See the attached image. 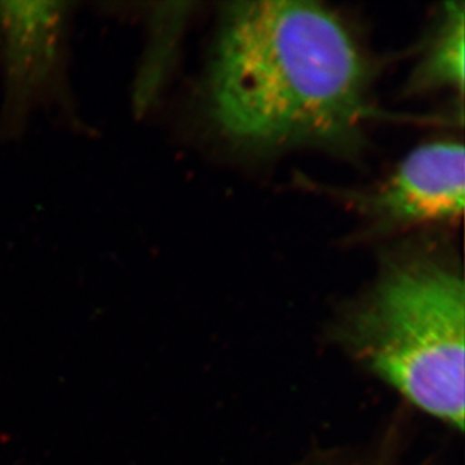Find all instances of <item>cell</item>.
<instances>
[{
	"label": "cell",
	"instance_id": "277c9868",
	"mask_svg": "<svg viewBox=\"0 0 465 465\" xmlns=\"http://www.w3.org/2000/svg\"><path fill=\"white\" fill-rule=\"evenodd\" d=\"M65 15L63 3H0V50L11 94L24 103L54 79Z\"/></svg>",
	"mask_w": 465,
	"mask_h": 465
},
{
	"label": "cell",
	"instance_id": "7a4b0ae2",
	"mask_svg": "<svg viewBox=\"0 0 465 465\" xmlns=\"http://www.w3.org/2000/svg\"><path fill=\"white\" fill-rule=\"evenodd\" d=\"M463 277L423 246L391 256L349 330L353 351L410 402L464 428Z\"/></svg>",
	"mask_w": 465,
	"mask_h": 465
},
{
	"label": "cell",
	"instance_id": "3957f363",
	"mask_svg": "<svg viewBox=\"0 0 465 465\" xmlns=\"http://www.w3.org/2000/svg\"><path fill=\"white\" fill-rule=\"evenodd\" d=\"M463 143L446 139L412 150L379 185L338 195L365 217L372 232L449 224L463 216Z\"/></svg>",
	"mask_w": 465,
	"mask_h": 465
},
{
	"label": "cell",
	"instance_id": "5b68a950",
	"mask_svg": "<svg viewBox=\"0 0 465 465\" xmlns=\"http://www.w3.org/2000/svg\"><path fill=\"white\" fill-rule=\"evenodd\" d=\"M464 2H448L409 82L411 94L464 92Z\"/></svg>",
	"mask_w": 465,
	"mask_h": 465
},
{
	"label": "cell",
	"instance_id": "6da1fadb",
	"mask_svg": "<svg viewBox=\"0 0 465 465\" xmlns=\"http://www.w3.org/2000/svg\"><path fill=\"white\" fill-rule=\"evenodd\" d=\"M370 84L365 52L331 9L307 0L225 5L207 101L234 145L351 149L372 114Z\"/></svg>",
	"mask_w": 465,
	"mask_h": 465
}]
</instances>
